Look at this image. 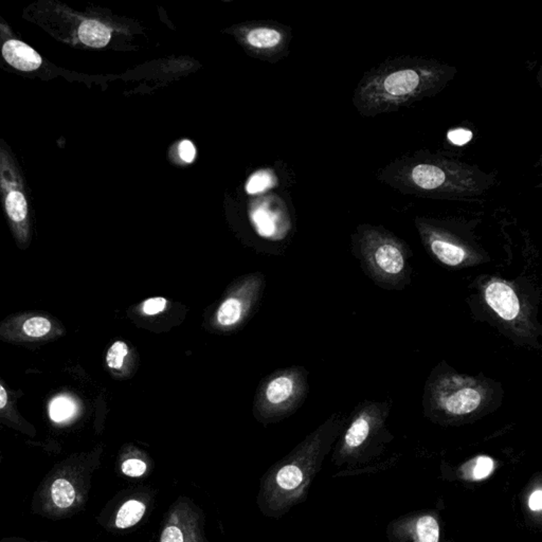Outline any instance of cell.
Segmentation results:
<instances>
[{"instance_id": "8", "label": "cell", "mask_w": 542, "mask_h": 542, "mask_svg": "<svg viewBox=\"0 0 542 542\" xmlns=\"http://www.w3.org/2000/svg\"><path fill=\"white\" fill-rule=\"evenodd\" d=\"M481 290L484 302L504 326H511L516 332H532L534 324L529 319L526 303L513 284L492 277L484 282Z\"/></svg>"}, {"instance_id": "14", "label": "cell", "mask_w": 542, "mask_h": 542, "mask_svg": "<svg viewBox=\"0 0 542 542\" xmlns=\"http://www.w3.org/2000/svg\"><path fill=\"white\" fill-rule=\"evenodd\" d=\"M51 497L60 509H68L75 500L74 487L67 480L57 479L51 487Z\"/></svg>"}, {"instance_id": "5", "label": "cell", "mask_w": 542, "mask_h": 542, "mask_svg": "<svg viewBox=\"0 0 542 542\" xmlns=\"http://www.w3.org/2000/svg\"><path fill=\"white\" fill-rule=\"evenodd\" d=\"M0 201L18 248L32 240V206L27 184L12 150L0 138Z\"/></svg>"}, {"instance_id": "21", "label": "cell", "mask_w": 542, "mask_h": 542, "mask_svg": "<svg viewBox=\"0 0 542 542\" xmlns=\"http://www.w3.org/2000/svg\"><path fill=\"white\" fill-rule=\"evenodd\" d=\"M0 419L16 421L21 419L18 410L16 409L14 402L11 399L10 393L6 390L4 385L0 380Z\"/></svg>"}, {"instance_id": "13", "label": "cell", "mask_w": 542, "mask_h": 542, "mask_svg": "<svg viewBox=\"0 0 542 542\" xmlns=\"http://www.w3.org/2000/svg\"><path fill=\"white\" fill-rule=\"evenodd\" d=\"M294 391V382L287 376H281L271 380L266 389V399L273 405L287 401Z\"/></svg>"}, {"instance_id": "18", "label": "cell", "mask_w": 542, "mask_h": 542, "mask_svg": "<svg viewBox=\"0 0 542 542\" xmlns=\"http://www.w3.org/2000/svg\"><path fill=\"white\" fill-rule=\"evenodd\" d=\"M281 40L279 32L270 29H255L248 35V42L259 48H268L277 44Z\"/></svg>"}, {"instance_id": "6", "label": "cell", "mask_w": 542, "mask_h": 542, "mask_svg": "<svg viewBox=\"0 0 542 542\" xmlns=\"http://www.w3.org/2000/svg\"><path fill=\"white\" fill-rule=\"evenodd\" d=\"M416 227L426 249L447 267H470L487 261V257L477 245L447 223L417 219Z\"/></svg>"}, {"instance_id": "4", "label": "cell", "mask_w": 542, "mask_h": 542, "mask_svg": "<svg viewBox=\"0 0 542 542\" xmlns=\"http://www.w3.org/2000/svg\"><path fill=\"white\" fill-rule=\"evenodd\" d=\"M354 248L370 277L388 287L399 288L409 277L408 246L384 228L361 226Z\"/></svg>"}, {"instance_id": "15", "label": "cell", "mask_w": 542, "mask_h": 542, "mask_svg": "<svg viewBox=\"0 0 542 542\" xmlns=\"http://www.w3.org/2000/svg\"><path fill=\"white\" fill-rule=\"evenodd\" d=\"M242 311L243 305L240 300L234 298L227 299L219 306L216 316L217 321L223 326H234L240 321Z\"/></svg>"}, {"instance_id": "12", "label": "cell", "mask_w": 542, "mask_h": 542, "mask_svg": "<svg viewBox=\"0 0 542 542\" xmlns=\"http://www.w3.org/2000/svg\"><path fill=\"white\" fill-rule=\"evenodd\" d=\"M120 472L130 479H144L152 472V464L148 458L142 455L141 451H137L121 460Z\"/></svg>"}, {"instance_id": "25", "label": "cell", "mask_w": 542, "mask_h": 542, "mask_svg": "<svg viewBox=\"0 0 542 542\" xmlns=\"http://www.w3.org/2000/svg\"><path fill=\"white\" fill-rule=\"evenodd\" d=\"M448 138L455 145H463L472 139V134L470 131L459 128V130L451 131L448 134Z\"/></svg>"}, {"instance_id": "17", "label": "cell", "mask_w": 542, "mask_h": 542, "mask_svg": "<svg viewBox=\"0 0 542 542\" xmlns=\"http://www.w3.org/2000/svg\"><path fill=\"white\" fill-rule=\"evenodd\" d=\"M417 535L421 542H438L440 528L431 516L421 517L416 524Z\"/></svg>"}, {"instance_id": "23", "label": "cell", "mask_w": 542, "mask_h": 542, "mask_svg": "<svg viewBox=\"0 0 542 542\" xmlns=\"http://www.w3.org/2000/svg\"><path fill=\"white\" fill-rule=\"evenodd\" d=\"M167 299L156 297V298H150L144 301L142 309H143L144 314H146V315L155 316L162 313L167 309Z\"/></svg>"}, {"instance_id": "2", "label": "cell", "mask_w": 542, "mask_h": 542, "mask_svg": "<svg viewBox=\"0 0 542 542\" xmlns=\"http://www.w3.org/2000/svg\"><path fill=\"white\" fill-rule=\"evenodd\" d=\"M380 179L405 194L455 199L481 195L494 182L477 167L428 153L394 161Z\"/></svg>"}, {"instance_id": "20", "label": "cell", "mask_w": 542, "mask_h": 542, "mask_svg": "<svg viewBox=\"0 0 542 542\" xmlns=\"http://www.w3.org/2000/svg\"><path fill=\"white\" fill-rule=\"evenodd\" d=\"M253 221L258 233L263 238H270L275 234V223L273 217L265 210H257L253 214Z\"/></svg>"}, {"instance_id": "11", "label": "cell", "mask_w": 542, "mask_h": 542, "mask_svg": "<svg viewBox=\"0 0 542 542\" xmlns=\"http://www.w3.org/2000/svg\"><path fill=\"white\" fill-rule=\"evenodd\" d=\"M157 492L150 486L138 485L126 492L116 509L113 526L118 531L137 528L148 517L156 503Z\"/></svg>"}, {"instance_id": "27", "label": "cell", "mask_w": 542, "mask_h": 542, "mask_svg": "<svg viewBox=\"0 0 542 542\" xmlns=\"http://www.w3.org/2000/svg\"><path fill=\"white\" fill-rule=\"evenodd\" d=\"M529 507L533 511H541L542 507V490H537L536 492L531 494L529 499Z\"/></svg>"}, {"instance_id": "10", "label": "cell", "mask_w": 542, "mask_h": 542, "mask_svg": "<svg viewBox=\"0 0 542 542\" xmlns=\"http://www.w3.org/2000/svg\"><path fill=\"white\" fill-rule=\"evenodd\" d=\"M0 59L9 67L26 73L44 77L48 68L47 62L35 49L17 38L10 28L0 18Z\"/></svg>"}, {"instance_id": "26", "label": "cell", "mask_w": 542, "mask_h": 542, "mask_svg": "<svg viewBox=\"0 0 542 542\" xmlns=\"http://www.w3.org/2000/svg\"><path fill=\"white\" fill-rule=\"evenodd\" d=\"M179 155L180 158L186 162H192L194 160L195 155H197V150H195L194 145L192 142L184 140L179 144Z\"/></svg>"}, {"instance_id": "7", "label": "cell", "mask_w": 542, "mask_h": 542, "mask_svg": "<svg viewBox=\"0 0 542 542\" xmlns=\"http://www.w3.org/2000/svg\"><path fill=\"white\" fill-rule=\"evenodd\" d=\"M65 334L64 324L43 311L13 314L0 321V340L11 344H45L61 338Z\"/></svg>"}, {"instance_id": "9", "label": "cell", "mask_w": 542, "mask_h": 542, "mask_svg": "<svg viewBox=\"0 0 542 542\" xmlns=\"http://www.w3.org/2000/svg\"><path fill=\"white\" fill-rule=\"evenodd\" d=\"M204 526L203 509L189 497H179L163 516L159 542H209Z\"/></svg>"}, {"instance_id": "1", "label": "cell", "mask_w": 542, "mask_h": 542, "mask_svg": "<svg viewBox=\"0 0 542 542\" xmlns=\"http://www.w3.org/2000/svg\"><path fill=\"white\" fill-rule=\"evenodd\" d=\"M457 69L433 60L402 57L367 72L355 90L357 111L365 117L395 111L440 92Z\"/></svg>"}, {"instance_id": "16", "label": "cell", "mask_w": 542, "mask_h": 542, "mask_svg": "<svg viewBox=\"0 0 542 542\" xmlns=\"http://www.w3.org/2000/svg\"><path fill=\"white\" fill-rule=\"evenodd\" d=\"M50 417L57 423L67 421L77 412V404L66 395L55 397L50 404Z\"/></svg>"}, {"instance_id": "3", "label": "cell", "mask_w": 542, "mask_h": 542, "mask_svg": "<svg viewBox=\"0 0 542 542\" xmlns=\"http://www.w3.org/2000/svg\"><path fill=\"white\" fill-rule=\"evenodd\" d=\"M502 399L500 386L485 377L464 375L451 369H436L426 385L424 406L449 419H468Z\"/></svg>"}, {"instance_id": "24", "label": "cell", "mask_w": 542, "mask_h": 542, "mask_svg": "<svg viewBox=\"0 0 542 542\" xmlns=\"http://www.w3.org/2000/svg\"><path fill=\"white\" fill-rule=\"evenodd\" d=\"M494 470V461L488 457L477 458L474 468V477L475 480L485 479Z\"/></svg>"}, {"instance_id": "19", "label": "cell", "mask_w": 542, "mask_h": 542, "mask_svg": "<svg viewBox=\"0 0 542 542\" xmlns=\"http://www.w3.org/2000/svg\"><path fill=\"white\" fill-rule=\"evenodd\" d=\"M128 355V346L126 342L116 341L107 350L106 363L109 369L121 370Z\"/></svg>"}, {"instance_id": "22", "label": "cell", "mask_w": 542, "mask_h": 542, "mask_svg": "<svg viewBox=\"0 0 542 542\" xmlns=\"http://www.w3.org/2000/svg\"><path fill=\"white\" fill-rule=\"evenodd\" d=\"M273 180L268 172H258L247 184V192L250 194L261 193L272 187Z\"/></svg>"}]
</instances>
